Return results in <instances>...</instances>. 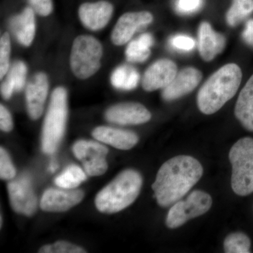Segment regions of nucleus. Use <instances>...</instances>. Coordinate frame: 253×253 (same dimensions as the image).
I'll return each mask as SVG.
<instances>
[{
  "mask_svg": "<svg viewBox=\"0 0 253 253\" xmlns=\"http://www.w3.org/2000/svg\"><path fill=\"white\" fill-rule=\"evenodd\" d=\"M204 168L189 156H175L161 166L152 185L155 197L161 207H169L192 189L201 179Z\"/></svg>",
  "mask_w": 253,
  "mask_h": 253,
  "instance_id": "nucleus-1",
  "label": "nucleus"
},
{
  "mask_svg": "<svg viewBox=\"0 0 253 253\" xmlns=\"http://www.w3.org/2000/svg\"><path fill=\"white\" fill-rule=\"evenodd\" d=\"M242 80V71L235 63H229L213 73L197 96V105L204 114L217 112L234 97Z\"/></svg>",
  "mask_w": 253,
  "mask_h": 253,
  "instance_id": "nucleus-2",
  "label": "nucleus"
},
{
  "mask_svg": "<svg viewBox=\"0 0 253 253\" xmlns=\"http://www.w3.org/2000/svg\"><path fill=\"white\" fill-rule=\"evenodd\" d=\"M142 182V176L134 169L123 171L97 194L95 199L96 208L106 214L126 209L139 196Z\"/></svg>",
  "mask_w": 253,
  "mask_h": 253,
  "instance_id": "nucleus-3",
  "label": "nucleus"
},
{
  "mask_svg": "<svg viewBox=\"0 0 253 253\" xmlns=\"http://www.w3.org/2000/svg\"><path fill=\"white\" fill-rule=\"evenodd\" d=\"M68 116L67 91L56 88L51 94L49 109L43 124L42 149L46 154H54L62 140Z\"/></svg>",
  "mask_w": 253,
  "mask_h": 253,
  "instance_id": "nucleus-4",
  "label": "nucleus"
},
{
  "mask_svg": "<svg viewBox=\"0 0 253 253\" xmlns=\"http://www.w3.org/2000/svg\"><path fill=\"white\" fill-rule=\"evenodd\" d=\"M232 166L231 187L236 194L249 196L253 193V139L244 137L236 141L229 151Z\"/></svg>",
  "mask_w": 253,
  "mask_h": 253,
  "instance_id": "nucleus-5",
  "label": "nucleus"
},
{
  "mask_svg": "<svg viewBox=\"0 0 253 253\" xmlns=\"http://www.w3.org/2000/svg\"><path fill=\"white\" fill-rule=\"evenodd\" d=\"M103 56L100 42L90 36H80L76 38L71 49V70L80 79L90 78L99 71Z\"/></svg>",
  "mask_w": 253,
  "mask_h": 253,
  "instance_id": "nucleus-6",
  "label": "nucleus"
},
{
  "mask_svg": "<svg viewBox=\"0 0 253 253\" xmlns=\"http://www.w3.org/2000/svg\"><path fill=\"white\" fill-rule=\"evenodd\" d=\"M212 204V198L208 193L196 190L184 201L179 200L173 204L166 217V225L169 229L179 227L190 219L207 212Z\"/></svg>",
  "mask_w": 253,
  "mask_h": 253,
  "instance_id": "nucleus-7",
  "label": "nucleus"
},
{
  "mask_svg": "<svg viewBox=\"0 0 253 253\" xmlns=\"http://www.w3.org/2000/svg\"><path fill=\"white\" fill-rule=\"evenodd\" d=\"M73 151L88 175L101 176L107 170L106 157L109 150L104 145L92 141H78L73 145Z\"/></svg>",
  "mask_w": 253,
  "mask_h": 253,
  "instance_id": "nucleus-8",
  "label": "nucleus"
},
{
  "mask_svg": "<svg viewBox=\"0 0 253 253\" xmlns=\"http://www.w3.org/2000/svg\"><path fill=\"white\" fill-rule=\"evenodd\" d=\"M11 207L15 212L31 216L36 212L38 200L32 187L31 178L23 174L8 184Z\"/></svg>",
  "mask_w": 253,
  "mask_h": 253,
  "instance_id": "nucleus-9",
  "label": "nucleus"
},
{
  "mask_svg": "<svg viewBox=\"0 0 253 253\" xmlns=\"http://www.w3.org/2000/svg\"><path fill=\"white\" fill-rule=\"evenodd\" d=\"M154 16L149 11L129 12L118 19L111 34L113 44L117 46L126 44L139 29L152 23Z\"/></svg>",
  "mask_w": 253,
  "mask_h": 253,
  "instance_id": "nucleus-10",
  "label": "nucleus"
},
{
  "mask_svg": "<svg viewBox=\"0 0 253 253\" xmlns=\"http://www.w3.org/2000/svg\"><path fill=\"white\" fill-rule=\"evenodd\" d=\"M84 193L79 189H49L42 195L41 207L46 212H64L80 204Z\"/></svg>",
  "mask_w": 253,
  "mask_h": 253,
  "instance_id": "nucleus-11",
  "label": "nucleus"
},
{
  "mask_svg": "<svg viewBox=\"0 0 253 253\" xmlns=\"http://www.w3.org/2000/svg\"><path fill=\"white\" fill-rule=\"evenodd\" d=\"M109 122L119 125H139L147 123L151 113L145 106L138 103H122L111 106L105 113Z\"/></svg>",
  "mask_w": 253,
  "mask_h": 253,
  "instance_id": "nucleus-12",
  "label": "nucleus"
},
{
  "mask_svg": "<svg viewBox=\"0 0 253 253\" xmlns=\"http://www.w3.org/2000/svg\"><path fill=\"white\" fill-rule=\"evenodd\" d=\"M177 74V66L169 59L158 60L145 72L142 86L145 90L153 91L165 88L174 79Z\"/></svg>",
  "mask_w": 253,
  "mask_h": 253,
  "instance_id": "nucleus-13",
  "label": "nucleus"
},
{
  "mask_svg": "<svg viewBox=\"0 0 253 253\" xmlns=\"http://www.w3.org/2000/svg\"><path fill=\"white\" fill-rule=\"evenodd\" d=\"M49 90V83L45 73H38L28 83L26 91L28 114L33 120L42 116Z\"/></svg>",
  "mask_w": 253,
  "mask_h": 253,
  "instance_id": "nucleus-14",
  "label": "nucleus"
},
{
  "mask_svg": "<svg viewBox=\"0 0 253 253\" xmlns=\"http://www.w3.org/2000/svg\"><path fill=\"white\" fill-rule=\"evenodd\" d=\"M201 80L202 73L196 68L189 67L181 70L170 84L163 88V99L170 101L185 96L199 85Z\"/></svg>",
  "mask_w": 253,
  "mask_h": 253,
  "instance_id": "nucleus-15",
  "label": "nucleus"
},
{
  "mask_svg": "<svg viewBox=\"0 0 253 253\" xmlns=\"http://www.w3.org/2000/svg\"><path fill=\"white\" fill-rule=\"evenodd\" d=\"M113 6L109 1H99L84 3L80 6V19L83 24L91 31H99L104 28L111 20Z\"/></svg>",
  "mask_w": 253,
  "mask_h": 253,
  "instance_id": "nucleus-16",
  "label": "nucleus"
},
{
  "mask_svg": "<svg viewBox=\"0 0 253 253\" xmlns=\"http://www.w3.org/2000/svg\"><path fill=\"white\" fill-rule=\"evenodd\" d=\"M226 45V39L220 33L214 31L211 25L203 22L199 30V50L205 61H212L220 54Z\"/></svg>",
  "mask_w": 253,
  "mask_h": 253,
  "instance_id": "nucleus-17",
  "label": "nucleus"
},
{
  "mask_svg": "<svg viewBox=\"0 0 253 253\" xmlns=\"http://www.w3.org/2000/svg\"><path fill=\"white\" fill-rule=\"evenodd\" d=\"M92 136L96 140L121 150L130 149L139 141L135 133L109 126H98L92 131Z\"/></svg>",
  "mask_w": 253,
  "mask_h": 253,
  "instance_id": "nucleus-18",
  "label": "nucleus"
},
{
  "mask_svg": "<svg viewBox=\"0 0 253 253\" xmlns=\"http://www.w3.org/2000/svg\"><path fill=\"white\" fill-rule=\"evenodd\" d=\"M35 13L31 7H27L10 21V29L17 41L25 46L31 45L36 35Z\"/></svg>",
  "mask_w": 253,
  "mask_h": 253,
  "instance_id": "nucleus-19",
  "label": "nucleus"
},
{
  "mask_svg": "<svg viewBox=\"0 0 253 253\" xmlns=\"http://www.w3.org/2000/svg\"><path fill=\"white\" fill-rule=\"evenodd\" d=\"M234 113L245 129L253 131V75L240 92Z\"/></svg>",
  "mask_w": 253,
  "mask_h": 253,
  "instance_id": "nucleus-20",
  "label": "nucleus"
},
{
  "mask_svg": "<svg viewBox=\"0 0 253 253\" xmlns=\"http://www.w3.org/2000/svg\"><path fill=\"white\" fill-rule=\"evenodd\" d=\"M27 67L23 61H16L9 69L7 77L1 86V93L5 99H9L14 91H21L25 85Z\"/></svg>",
  "mask_w": 253,
  "mask_h": 253,
  "instance_id": "nucleus-21",
  "label": "nucleus"
},
{
  "mask_svg": "<svg viewBox=\"0 0 253 253\" xmlns=\"http://www.w3.org/2000/svg\"><path fill=\"white\" fill-rule=\"evenodd\" d=\"M154 44V39L149 33H145L134 41H131L126 47V59L129 62H144L151 54L150 48Z\"/></svg>",
  "mask_w": 253,
  "mask_h": 253,
  "instance_id": "nucleus-22",
  "label": "nucleus"
},
{
  "mask_svg": "<svg viewBox=\"0 0 253 253\" xmlns=\"http://www.w3.org/2000/svg\"><path fill=\"white\" fill-rule=\"evenodd\" d=\"M139 73L135 68L122 66L116 68L111 75V84L114 87L123 90H131L137 86Z\"/></svg>",
  "mask_w": 253,
  "mask_h": 253,
  "instance_id": "nucleus-23",
  "label": "nucleus"
},
{
  "mask_svg": "<svg viewBox=\"0 0 253 253\" xmlns=\"http://www.w3.org/2000/svg\"><path fill=\"white\" fill-rule=\"evenodd\" d=\"M86 179L85 171L83 170L79 166L72 165L55 179V184L63 189H76Z\"/></svg>",
  "mask_w": 253,
  "mask_h": 253,
  "instance_id": "nucleus-24",
  "label": "nucleus"
},
{
  "mask_svg": "<svg viewBox=\"0 0 253 253\" xmlns=\"http://www.w3.org/2000/svg\"><path fill=\"white\" fill-rule=\"evenodd\" d=\"M253 12V0H233L232 5L226 14V21L234 27Z\"/></svg>",
  "mask_w": 253,
  "mask_h": 253,
  "instance_id": "nucleus-25",
  "label": "nucleus"
},
{
  "mask_svg": "<svg viewBox=\"0 0 253 253\" xmlns=\"http://www.w3.org/2000/svg\"><path fill=\"white\" fill-rule=\"evenodd\" d=\"M251 241L249 236L242 232L232 233L226 236L224 242L226 253H251Z\"/></svg>",
  "mask_w": 253,
  "mask_h": 253,
  "instance_id": "nucleus-26",
  "label": "nucleus"
},
{
  "mask_svg": "<svg viewBox=\"0 0 253 253\" xmlns=\"http://www.w3.org/2000/svg\"><path fill=\"white\" fill-rule=\"evenodd\" d=\"M11 52V41L9 33H5L0 40V78L3 77L9 71V57Z\"/></svg>",
  "mask_w": 253,
  "mask_h": 253,
  "instance_id": "nucleus-27",
  "label": "nucleus"
},
{
  "mask_svg": "<svg viewBox=\"0 0 253 253\" xmlns=\"http://www.w3.org/2000/svg\"><path fill=\"white\" fill-rule=\"evenodd\" d=\"M39 253H84V250L76 245L66 242L58 241L52 245L43 246Z\"/></svg>",
  "mask_w": 253,
  "mask_h": 253,
  "instance_id": "nucleus-28",
  "label": "nucleus"
},
{
  "mask_svg": "<svg viewBox=\"0 0 253 253\" xmlns=\"http://www.w3.org/2000/svg\"><path fill=\"white\" fill-rule=\"evenodd\" d=\"M16 176V169L6 150L0 149V177L4 180L12 179Z\"/></svg>",
  "mask_w": 253,
  "mask_h": 253,
  "instance_id": "nucleus-29",
  "label": "nucleus"
},
{
  "mask_svg": "<svg viewBox=\"0 0 253 253\" xmlns=\"http://www.w3.org/2000/svg\"><path fill=\"white\" fill-rule=\"evenodd\" d=\"M169 42L174 49L182 51H191L196 45V42L193 38L183 35L173 37Z\"/></svg>",
  "mask_w": 253,
  "mask_h": 253,
  "instance_id": "nucleus-30",
  "label": "nucleus"
},
{
  "mask_svg": "<svg viewBox=\"0 0 253 253\" xmlns=\"http://www.w3.org/2000/svg\"><path fill=\"white\" fill-rule=\"evenodd\" d=\"M202 4L203 0H177L176 9L180 14H192L199 11Z\"/></svg>",
  "mask_w": 253,
  "mask_h": 253,
  "instance_id": "nucleus-31",
  "label": "nucleus"
},
{
  "mask_svg": "<svg viewBox=\"0 0 253 253\" xmlns=\"http://www.w3.org/2000/svg\"><path fill=\"white\" fill-rule=\"evenodd\" d=\"M30 6L36 14L49 16L53 11L52 0H28Z\"/></svg>",
  "mask_w": 253,
  "mask_h": 253,
  "instance_id": "nucleus-32",
  "label": "nucleus"
},
{
  "mask_svg": "<svg viewBox=\"0 0 253 253\" xmlns=\"http://www.w3.org/2000/svg\"><path fill=\"white\" fill-rule=\"evenodd\" d=\"M12 117L7 109L1 104L0 106V128L4 131H10L13 129Z\"/></svg>",
  "mask_w": 253,
  "mask_h": 253,
  "instance_id": "nucleus-33",
  "label": "nucleus"
},
{
  "mask_svg": "<svg viewBox=\"0 0 253 253\" xmlns=\"http://www.w3.org/2000/svg\"><path fill=\"white\" fill-rule=\"evenodd\" d=\"M242 37L246 44L253 48V19L249 20L246 23Z\"/></svg>",
  "mask_w": 253,
  "mask_h": 253,
  "instance_id": "nucleus-34",
  "label": "nucleus"
},
{
  "mask_svg": "<svg viewBox=\"0 0 253 253\" xmlns=\"http://www.w3.org/2000/svg\"><path fill=\"white\" fill-rule=\"evenodd\" d=\"M58 168V166L56 163H52L51 165H50L49 169L51 171V172H54L55 170Z\"/></svg>",
  "mask_w": 253,
  "mask_h": 253,
  "instance_id": "nucleus-35",
  "label": "nucleus"
}]
</instances>
